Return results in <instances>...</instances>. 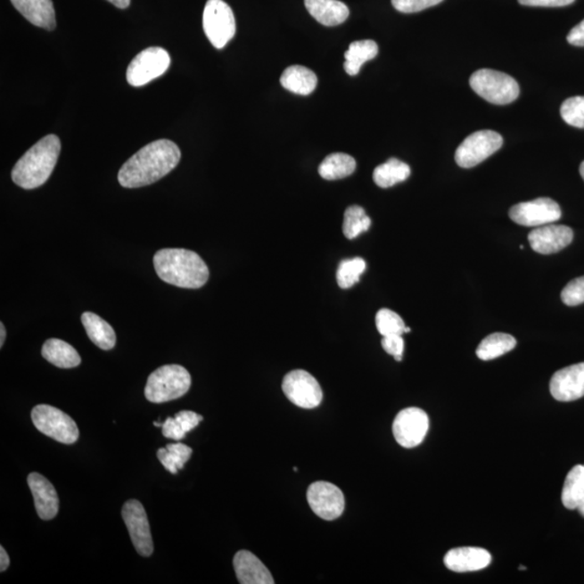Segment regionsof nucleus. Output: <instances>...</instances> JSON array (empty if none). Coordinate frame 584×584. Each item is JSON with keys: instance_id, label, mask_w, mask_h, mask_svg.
Masks as SVG:
<instances>
[{"instance_id": "nucleus-1", "label": "nucleus", "mask_w": 584, "mask_h": 584, "mask_svg": "<svg viewBox=\"0 0 584 584\" xmlns=\"http://www.w3.org/2000/svg\"><path fill=\"white\" fill-rule=\"evenodd\" d=\"M180 160V149L174 142H152L125 162L119 170V181L126 189L150 185L174 170Z\"/></svg>"}, {"instance_id": "nucleus-2", "label": "nucleus", "mask_w": 584, "mask_h": 584, "mask_svg": "<svg viewBox=\"0 0 584 584\" xmlns=\"http://www.w3.org/2000/svg\"><path fill=\"white\" fill-rule=\"evenodd\" d=\"M157 276L169 285L198 289L210 278V270L196 252L187 249H161L154 256Z\"/></svg>"}, {"instance_id": "nucleus-3", "label": "nucleus", "mask_w": 584, "mask_h": 584, "mask_svg": "<svg viewBox=\"0 0 584 584\" xmlns=\"http://www.w3.org/2000/svg\"><path fill=\"white\" fill-rule=\"evenodd\" d=\"M61 152L57 136L48 135L25 153L13 167L15 185L25 190L37 189L52 176Z\"/></svg>"}, {"instance_id": "nucleus-4", "label": "nucleus", "mask_w": 584, "mask_h": 584, "mask_svg": "<svg viewBox=\"0 0 584 584\" xmlns=\"http://www.w3.org/2000/svg\"><path fill=\"white\" fill-rule=\"evenodd\" d=\"M191 374L180 365H165L156 369L147 379L145 398L160 404L182 398L191 388Z\"/></svg>"}, {"instance_id": "nucleus-5", "label": "nucleus", "mask_w": 584, "mask_h": 584, "mask_svg": "<svg viewBox=\"0 0 584 584\" xmlns=\"http://www.w3.org/2000/svg\"><path fill=\"white\" fill-rule=\"evenodd\" d=\"M470 86L481 98L497 105L514 103L520 95L517 81L510 75L495 70H476L471 76Z\"/></svg>"}, {"instance_id": "nucleus-6", "label": "nucleus", "mask_w": 584, "mask_h": 584, "mask_svg": "<svg viewBox=\"0 0 584 584\" xmlns=\"http://www.w3.org/2000/svg\"><path fill=\"white\" fill-rule=\"evenodd\" d=\"M32 420L40 433L59 443L74 444L79 438V430L75 421L53 406L37 405L32 410Z\"/></svg>"}, {"instance_id": "nucleus-7", "label": "nucleus", "mask_w": 584, "mask_h": 584, "mask_svg": "<svg viewBox=\"0 0 584 584\" xmlns=\"http://www.w3.org/2000/svg\"><path fill=\"white\" fill-rule=\"evenodd\" d=\"M202 27L217 49L225 48L236 33L233 10L223 0H208L202 13Z\"/></svg>"}, {"instance_id": "nucleus-8", "label": "nucleus", "mask_w": 584, "mask_h": 584, "mask_svg": "<svg viewBox=\"0 0 584 584\" xmlns=\"http://www.w3.org/2000/svg\"><path fill=\"white\" fill-rule=\"evenodd\" d=\"M504 144L496 131L481 130L470 135L456 151L455 160L461 169H472L494 155Z\"/></svg>"}, {"instance_id": "nucleus-9", "label": "nucleus", "mask_w": 584, "mask_h": 584, "mask_svg": "<svg viewBox=\"0 0 584 584\" xmlns=\"http://www.w3.org/2000/svg\"><path fill=\"white\" fill-rule=\"evenodd\" d=\"M170 55L160 47H150L136 55L127 70V80L134 87H141L160 78L169 69Z\"/></svg>"}, {"instance_id": "nucleus-10", "label": "nucleus", "mask_w": 584, "mask_h": 584, "mask_svg": "<svg viewBox=\"0 0 584 584\" xmlns=\"http://www.w3.org/2000/svg\"><path fill=\"white\" fill-rule=\"evenodd\" d=\"M284 393L300 408L318 407L323 400V391L318 381L306 370H293L285 375L282 385Z\"/></svg>"}, {"instance_id": "nucleus-11", "label": "nucleus", "mask_w": 584, "mask_h": 584, "mask_svg": "<svg viewBox=\"0 0 584 584\" xmlns=\"http://www.w3.org/2000/svg\"><path fill=\"white\" fill-rule=\"evenodd\" d=\"M509 216L516 225L539 227L560 220L562 210L555 201L540 197L513 206Z\"/></svg>"}, {"instance_id": "nucleus-12", "label": "nucleus", "mask_w": 584, "mask_h": 584, "mask_svg": "<svg viewBox=\"0 0 584 584\" xmlns=\"http://www.w3.org/2000/svg\"><path fill=\"white\" fill-rule=\"evenodd\" d=\"M430 428L429 416L416 407L406 408L396 415L393 434L396 441L404 448H415L425 439Z\"/></svg>"}, {"instance_id": "nucleus-13", "label": "nucleus", "mask_w": 584, "mask_h": 584, "mask_svg": "<svg viewBox=\"0 0 584 584\" xmlns=\"http://www.w3.org/2000/svg\"><path fill=\"white\" fill-rule=\"evenodd\" d=\"M308 502L311 509L323 520L333 521L342 515L344 495L338 486L328 481L313 482L308 489Z\"/></svg>"}, {"instance_id": "nucleus-14", "label": "nucleus", "mask_w": 584, "mask_h": 584, "mask_svg": "<svg viewBox=\"0 0 584 584\" xmlns=\"http://www.w3.org/2000/svg\"><path fill=\"white\" fill-rule=\"evenodd\" d=\"M123 519L128 528L132 543L142 556L153 555L154 545L152 539L149 519L144 506L138 500L127 501L123 506Z\"/></svg>"}, {"instance_id": "nucleus-15", "label": "nucleus", "mask_w": 584, "mask_h": 584, "mask_svg": "<svg viewBox=\"0 0 584 584\" xmlns=\"http://www.w3.org/2000/svg\"><path fill=\"white\" fill-rule=\"evenodd\" d=\"M550 392L558 402H572L584 396V363L558 370L551 379Z\"/></svg>"}, {"instance_id": "nucleus-16", "label": "nucleus", "mask_w": 584, "mask_h": 584, "mask_svg": "<svg viewBox=\"0 0 584 584\" xmlns=\"http://www.w3.org/2000/svg\"><path fill=\"white\" fill-rule=\"evenodd\" d=\"M573 232L566 226L547 225L535 228L528 235L533 251L552 255L571 245Z\"/></svg>"}, {"instance_id": "nucleus-17", "label": "nucleus", "mask_w": 584, "mask_h": 584, "mask_svg": "<svg viewBox=\"0 0 584 584\" xmlns=\"http://www.w3.org/2000/svg\"><path fill=\"white\" fill-rule=\"evenodd\" d=\"M28 482L40 519H54L59 512V497L52 482L39 473H30Z\"/></svg>"}, {"instance_id": "nucleus-18", "label": "nucleus", "mask_w": 584, "mask_h": 584, "mask_svg": "<svg viewBox=\"0 0 584 584\" xmlns=\"http://www.w3.org/2000/svg\"><path fill=\"white\" fill-rule=\"evenodd\" d=\"M444 563L446 567L451 572H479L489 566L491 555L489 551L481 547H457L447 553L444 557Z\"/></svg>"}, {"instance_id": "nucleus-19", "label": "nucleus", "mask_w": 584, "mask_h": 584, "mask_svg": "<svg viewBox=\"0 0 584 584\" xmlns=\"http://www.w3.org/2000/svg\"><path fill=\"white\" fill-rule=\"evenodd\" d=\"M238 581L242 584H273L276 583L264 563L249 551L237 552L233 560Z\"/></svg>"}, {"instance_id": "nucleus-20", "label": "nucleus", "mask_w": 584, "mask_h": 584, "mask_svg": "<svg viewBox=\"0 0 584 584\" xmlns=\"http://www.w3.org/2000/svg\"><path fill=\"white\" fill-rule=\"evenodd\" d=\"M13 7L29 22L48 30L57 27L53 0H12Z\"/></svg>"}, {"instance_id": "nucleus-21", "label": "nucleus", "mask_w": 584, "mask_h": 584, "mask_svg": "<svg viewBox=\"0 0 584 584\" xmlns=\"http://www.w3.org/2000/svg\"><path fill=\"white\" fill-rule=\"evenodd\" d=\"M309 14L325 27H337L347 21L350 10L339 0H304Z\"/></svg>"}, {"instance_id": "nucleus-22", "label": "nucleus", "mask_w": 584, "mask_h": 584, "mask_svg": "<svg viewBox=\"0 0 584 584\" xmlns=\"http://www.w3.org/2000/svg\"><path fill=\"white\" fill-rule=\"evenodd\" d=\"M317 74L302 65L289 66L281 78L284 88L300 95H311L317 87Z\"/></svg>"}, {"instance_id": "nucleus-23", "label": "nucleus", "mask_w": 584, "mask_h": 584, "mask_svg": "<svg viewBox=\"0 0 584 584\" xmlns=\"http://www.w3.org/2000/svg\"><path fill=\"white\" fill-rule=\"evenodd\" d=\"M42 355L45 360L59 368H74L81 363L78 350L60 339L47 340L42 349Z\"/></svg>"}, {"instance_id": "nucleus-24", "label": "nucleus", "mask_w": 584, "mask_h": 584, "mask_svg": "<svg viewBox=\"0 0 584 584\" xmlns=\"http://www.w3.org/2000/svg\"><path fill=\"white\" fill-rule=\"evenodd\" d=\"M81 323H83L89 339L96 347L109 350L115 347L116 333L109 323L91 312H85L81 315Z\"/></svg>"}, {"instance_id": "nucleus-25", "label": "nucleus", "mask_w": 584, "mask_h": 584, "mask_svg": "<svg viewBox=\"0 0 584 584\" xmlns=\"http://www.w3.org/2000/svg\"><path fill=\"white\" fill-rule=\"evenodd\" d=\"M378 53V45L372 39L358 40L350 44L348 52L344 53L345 72L350 76L358 75L362 66L377 57Z\"/></svg>"}, {"instance_id": "nucleus-26", "label": "nucleus", "mask_w": 584, "mask_h": 584, "mask_svg": "<svg viewBox=\"0 0 584 584\" xmlns=\"http://www.w3.org/2000/svg\"><path fill=\"white\" fill-rule=\"evenodd\" d=\"M357 169V161L352 156L344 153L330 154L319 165V175L325 180L344 179Z\"/></svg>"}, {"instance_id": "nucleus-27", "label": "nucleus", "mask_w": 584, "mask_h": 584, "mask_svg": "<svg viewBox=\"0 0 584 584\" xmlns=\"http://www.w3.org/2000/svg\"><path fill=\"white\" fill-rule=\"evenodd\" d=\"M410 172V167L406 162L398 159H390L374 169V181L382 189H388V187L407 180Z\"/></svg>"}, {"instance_id": "nucleus-28", "label": "nucleus", "mask_w": 584, "mask_h": 584, "mask_svg": "<svg viewBox=\"0 0 584 584\" xmlns=\"http://www.w3.org/2000/svg\"><path fill=\"white\" fill-rule=\"evenodd\" d=\"M516 347V340L507 333H492L486 337L476 350L477 358L491 360L502 357Z\"/></svg>"}, {"instance_id": "nucleus-29", "label": "nucleus", "mask_w": 584, "mask_h": 584, "mask_svg": "<svg viewBox=\"0 0 584 584\" xmlns=\"http://www.w3.org/2000/svg\"><path fill=\"white\" fill-rule=\"evenodd\" d=\"M584 498V465L573 466L567 474L562 491V502L568 510H577Z\"/></svg>"}, {"instance_id": "nucleus-30", "label": "nucleus", "mask_w": 584, "mask_h": 584, "mask_svg": "<svg viewBox=\"0 0 584 584\" xmlns=\"http://www.w3.org/2000/svg\"><path fill=\"white\" fill-rule=\"evenodd\" d=\"M370 226H372V220L366 215L364 208L360 206H350L345 210L343 233L348 240H354L360 234L368 231Z\"/></svg>"}, {"instance_id": "nucleus-31", "label": "nucleus", "mask_w": 584, "mask_h": 584, "mask_svg": "<svg viewBox=\"0 0 584 584\" xmlns=\"http://www.w3.org/2000/svg\"><path fill=\"white\" fill-rule=\"evenodd\" d=\"M366 270V262L362 258L347 259L340 263L337 271V282L340 288L349 289L359 282L360 276Z\"/></svg>"}, {"instance_id": "nucleus-32", "label": "nucleus", "mask_w": 584, "mask_h": 584, "mask_svg": "<svg viewBox=\"0 0 584 584\" xmlns=\"http://www.w3.org/2000/svg\"><path fill=\"white\" fill-rule=\"evenodd\" d=\"M375 325H377L378 332L383 337L405 333L406 326L402 317L389 308L380 309L375 317Z\"/></svg>"}, {"instance_id": "nucleus-33", "label": "nucleus", "mask_w": 584, "mask_h": 584, "mask_svg": "<svg viewBox=\"0 0 584 584\" xmlns=\"http://www.w3.org/2000/svg\"><path fill=\"white\" fill-rule=\"evenodd\" d=\"M561 115L566 124L584 128V96H572L561 106Z\"/></svg>"}, {"instance_id": "nucleus-34", "label": "nucleus", "mask_w": 584, "mask_h": 584, "mask_svg": "<svg viewBox=\"0 0 584 584\" xmlns=\"http://www.w3.org/2000/svg\"><path fill=\"white\" fill-rule=\"evenodd\" d=\"M562 301L568 307H577L584 303V276L573 279L567 284L561 293Z\"/></svg>"}, {"instance_id": "nucleus-35", "label": "nucleus", "mask_w": 584, "mask_h": 584, "mask_svg": "<svg viewBox=\"0 0 584 584\" xmlns=\"http://www.w3.org/2000/svg\"><path fill=\"white\" fill-rule=\"evenodd\" d=\"M443 0H392L393 7L399 12L415 13L434 7Z\"/></svg>"}, {"instance_id": "nucleus-36", "label": "nucleus", "mask_w": 584, "mask_h": 584, "mask_svg": "<svg viewBox=\"0 0 584 584\" xmlns=\"http://www.w3.org/2000/svg\"><path fill=\"white\" fill-rule=\"evenodd\" d=\"M172 461L177 469L182 470L187 461L190 460L193 450L191 447L182 443L169 444L166 446Z\"/></svg>"}, {"instance_id": "nucleus-37", "label": "nucleus", "mask_w": 584, "mask_h": 584, "mask_svg": "<svg viewBox=\"0 0 584 584\" xmlns=\"http://www.w3.org/2000/svg\"><path fill=\"white\" fill-rule=\"evenodd\" d=\"M382 348L390 355L394 357L395 360L400 362L403 359L405 342L402 334H391L382 339Z\"/></svg>"}, {"instance_id": "nucleus-38", "label": "nucleus", "mask_w": 584, "mask_h": 584, "mask_svg": "<svg viewBox=\"0 0 584 584\" xmlns=\"http://www.w3.org/2000/svg\"><path fill=\"white\" fill-rule=\"evenodd\" d=\"M175 419L177 420V423L181 425V428L185 432V433H189V432L194 430L196 426L204 420L201 415H197L189 410L180 411V413L176 415Z\"/></svg>"}, {"instance_id": "nucleus-39", "label": "nucleus", "mask_w": 584, "mask_h": 584, "mask_svg": "<svg viewBox=\"0 0 584 584\" xmlns=\"http://www.w3.org/2000/svg\"><path fill=\"white\" fill-rule=\"evenodd\" d=\"M162 435L167 439L174 440H181L185 439V432L183 431L181 425L177 423L175 418H167L165 423L161 426Z\"/></svg>"}, {"instance_id": "nucleus-40", "label": "nucleus", "mask_w": 584, "mask_h": 584, "mask_svg": "<svg viewBox=\"0 0 584 584\" xmlns=\"http://www.w3.org/2000/svg\"><path fill=\"white\" fill-rule=\"evenodd\" d=\"M522 6L528 7H565L575 3V0H519Z\"/></svg>"}, {"instance_id": "nucleus-41", "label": "nucleus", "mask_w": 584, "mask_h": 584, "mask_svg": "<svg viewBox=\"0 0 584 584\" xmlns=\"http://www.w3.org/2000/svg\"><path fill=\"white\" fill-rule=\"evenodd\" d=\"M567 42L576 47H584V20L571 30Z\"/></svg>"}, {"instance_id": "nucleus-42", "label": "nucleus", "mask_w": 584, "mask_h": 584, "mask_svg": "<svg viewBox=\"0 0 584 584\" xmlns=\"http://www.w3.org/2000/svg\"><path fill=\"white\" fill-rule=\"evenodd\" d=\"M157 457H159V460L160 461V464L165 466V469L167 471H169L170 473L172 474H177V467L174 464V461L171 460L169 449L167 448H160L159 451H157Z\"/></svg>"}, {"instance_id": "nucleus-43", "label": "nucleus", "mask_w": 584, "mask_h": 584, "mask_svg": "<svg viewBox=\"0 0 584 584\" xmlns=\"http://www.w3.org/2000/svg\"><path fill=\"white\" fill-rule=\"evenodd\" d=\"M10 558L7 555L6 550L2 547H0V572H4L7 571L9 567Z\"/></svg>"}, {"instance_id": "nucleus-44", "label": "nucleus", "mask_w": 584, "mask_h": 584, "mask_svg": "<svg viewBox=\"0 0 584 584\" xmlns=\"http://www.w3.org/2000/svg\"><path fill=\"white\" fill-rule=\"evenodd\" d=\"M111 4H113L115 7L119 9H126L129 7L130 0H108Z\"/></svg>"}, {"instance_id": "nucleus-45", "label": "nucleus", "mask_w": 584, "mask_h": 584, "mask_svg": "<svg viewBox=\"0 0 584 584\" xmlns=\"http://www.w3.org/2000/svg\"><path fill=\"white\" fill-rule=\"evenodd\" d=\"M4 340H6V329L2 323L0 324V348L4 347Z\"/></svg>"}, {"instance_id": "nucleus-46", "label": "nucleus", "mask_w": 584, "mask_h": 584, "mask_svg": "<svg viewBox=\"0 0 584 584\" xmlns=\"http://www.w3.org/2000/svg\"><path fill=\"white\" fill-rule=\"evenodd\" d=\"M580 175L582 177V179L584 180V161H582V164L580 166Z\"/></svg>"}, {"instance_id": "nucleus-47", "label": "nucleus", "mask_w": 584, "mask_h": 584, "mask_svg": "<svg viewBox=\"0 0 584 584\" xmlns=\"http://www.w3.org/2000/svg\"><path fill=\"white\" fill-rule=\"evenodd\" d=\"M154 425L157 426V428H161L162 424L161 423H157V421H156V423H154Z\"/></svg>"}, {"instance_id": "nucleus-48", "label": "nucleus", "mask_w": 584, "mask_h": 584, "mask_svg": "<svg viewBox=\"0 0 584 584\" xmlns=\"http://www.w3.org/2000/svg\"><path fill=\"white\" fill-rule=\"evenodd\" d=\"M405 333H410V328L406 327V328H405Z\"/></svg>"}]
</instances>
